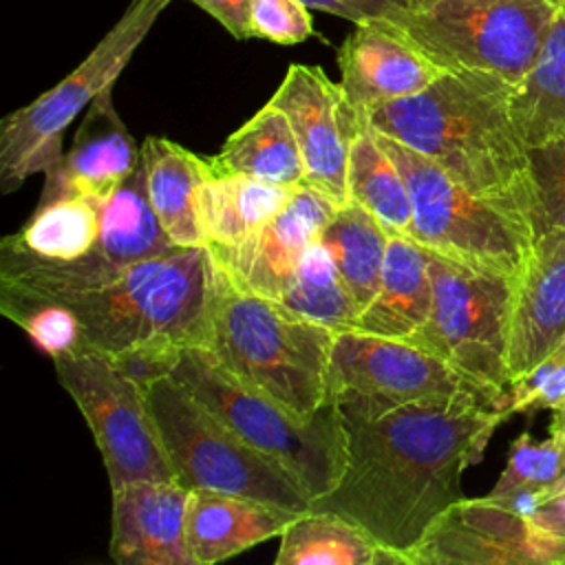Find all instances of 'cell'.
I'll use <instances>...</instances> for the list:
<instances>
[{
  "mask_svg": "<svg viewBox=\"0 0 565 565\" xmlns=\"http://www.w3.org/2000/svg\"><path fill=\"white\" fill-rule=\"evenodd\" d=\"M181 249L166 234L148 194L143 159L99 212V238L90 249L110 265H132Z\"/></svg>",
  "mask_w": 565,
  "mask_h": 565,
  "instance_id": "cb8c5ba5",
  "label": "cell"
},
{
  "mask_svg": "<svg viewBox=\"0 0 565 565\" xmlns=\"http://www.w3.org/2000/svg\"><path fill=\"white\" fill-rule=\"evenodd\" d=\"M276 565H402V558L349 519L309 508L280 534Z\"/></svg>",
  "mask_w": 565,
  "mask_h": 565,
  "instance_id": "484cf974",
  "label": "cell"
},
{
  "mask_svg": "<svg viewBox=\"0 0 565 565\" xmlns=\"http://www.w3.org/2000/svg\"><path fill=\"white\" fill-rule=\"evenodd\" d=\"M512 115L527 148L565 135V0L532 68L514 86Z\"/></svg>",
  "mask_w": 565,
  "mask_h": 565,
  "instance_id": "4316f807",
  "label": "cell"
},
{
  "mask_svg": "<svg viewBox=\"0 0 565 565\" xmlns=\"http://www.w3.org/2000/svg\"><path fill=\"white\" fill-rule=\"evenodd\" d=\"M561 0H430L393 24L444 71H483L519 84L532 68Z\"/></svg>",
  "mask_w": 565,
  "mask_h": 565,
  "instance_id": "9c48e42d",
  "label": "cell"
},
{
  "mask_svg": "<svg viewBox=\"0 0 565 565\" xmlns=\"http://www.w3.org/2000/svg\"><path fill=\"white\" fill-rule=\"evenodd\" d=\"M0 291L66 307L86 349L115 360H168L203 347L212 296L207 245L110 265L93 252L73 260L35 256L7 236L0 243Z\"/></svg>",
  "mask_w": 565,
  "mask_h": 565,
  "instance_id": "7a4b0ae2",
  "label": "cell"
},
{
  "mask_svg": "<svg viewBox=\"0 0 565 565\" xmlns=\"http://www.w3.org/2000/svg\"><path fill=\"white\" fill-rule=\"evenodd\" d=\"M0 311L22 327L51 360L68 351L86 349L75 316L62 305L0 291Z\"/></svg>",
  "mask_w": 565,
  "mask_h": 565,
  "instance_id": "d6a6232c",
  "label": "cell"
},
{
  "mask_svg": "<svg viewBox=\"0 0 565 565\" xmlns=\"http://www.w3.org/2000/svg\"><path fill=\"white\" fill-rule=\"evenodd\" d=\"M212 15L232 38L247 40V4L249 0H190Z\"/></svg>",
  "mask_w": 565,
  "mask_h": 565,
  "instance_id": "74e56055",
  "label": "cell"
},
{
  "mask_svg": "<svg viewBox=\"0 0 565 565\" xmlns=\"http://www.w3.org/2000/svg\"><path fill=\"white\" fill-rule=\"evenodd\" d=\"M433 309L408 338L448 360L499 397L510 399V320L514 278L481 271L430 252Z\"/></svg>",
  "mask_w": 565,
  "mask_h": 565,
  "instance_id": "8fae6325",
  "label": "cell"
},
{
  "mask_svg": "<svg viewBox=\"0 0 565 565\" xmlns=\"http://www.w3.org/2000/svg\"><path fill=\"white\" fill-rule=\"evenodd\" d=\"M388 236L380 221L353 201L338 205L322 230L320 241L331 254L360 313L380 289Z\"/></svg>",
  "mask_w": 565,
  "mask_h": 565,
  "instance_id": "f1b7e54d",
  "label": "cell"
},
{
  "mask_svg": "<svg viewBox=\"0 0 565 565\" xmlns=\"http://www.w3.org/2000/svg\"><path fill=\"white\" fill-rule=\"evenodd\" d=\"M166 373L241 439L280 461L311 501L340 483L347 468V433L333 397L311 419H298L274 399L238 384L199 344L174 353Z\"/></svg>",
  "mask_w": 565,
  "mask_h": 565,
  "instance_id": "5b68a950",
  "label": "cell"
},
{
  "mask_svg": "<svg viewBox=\"0 0 565 565\" xmlns=\"http://www.w3.org/2000/svg\"><path fill=\"white\" fill-rule=\"evenodd\" d=\"M143 386L177 483L258 499L298 514L311 508L309 492L280 461L241 439L170 373Z\"/></svg>",
  "mask_w": 565,
  "mask_h": 565,
  "instance_id": "8992f818",
  "label": "cell"
},
{
  "mask_svg": "<svg viewBox=\"0 0 565 565\" xmlns=\"http://www.w3.org/2000/svg\"><path fill=\"white\" fill-rule=\"evenodd\" d=\"M172 0H132L95 49L51 90L9 113L0 124V190H18L26 177L53 170L62 159L66 126L115 84L137 46Z\"/></svg>",
  "mask_w": 565,
  "mask_h": 565,
  "instance_id": "ba28073f",
  "label": "cell"
},
{
  "mask_svg": "<svg viewBox=\"0 0 565 565\" xmlns=\"http://www.w3.org/2000/svg\"><path fill=\"white\" fill-rule=\"evenodd\" d=\"M141 161L132 135L121 121L113 104V86L102 90L75 132L73 148L44 177L42 196L35 207H44L60 199H95L108 201L121 181Z\"/></svg>",
  "mask_w": 565,
  "mask_h": 565,
  "instance_id": "e0dca14e",
  "label": "cell"
},
{
  "mask_svg": "<svg viewBox=\"0 0 565 565\" xmlns=\"http://www.w3.org/2000/svg\"><path fill=\"white\" fill-rule=\"evenodd\" d=\"M340 93L351 139L380 106L415 95L441 73L397 24L360 22L338 49Z\"/></svg>",
  "mask_w": 565,
  "mask_h": 565,
  "instance_id": "5bb4252c",
  "label": "cell"
},
{
  "mask_svg": "<svg viewBox=\"0 0 565 565\" xmlns=\"http://www.w3.org/2000/svg\"><path fill=\"white\" fill-rule=\"evenodd\" d=\"M561 340H565V230H550L536 236L514 285L510 382L527 373Z\"/></svg>",
  "mask_w": 565,
  "mask_h": 565,
  "instance_id": "d6986e66",
  "label": "cell"
},
{
  "mask_svg": "<svg viewBox=\"0 0 565 565\" xmlns=\"http://www.w3.org/2000/svg\"><path fill=\"white\" fill-rule=\"evenodd\" d=\"M53 366L93 430L110 490L141 479L174 481L146 386L119 360L79 349L55 355Z\"/></svg>",
  "mask_w": 565,
  "mask_h": 565,
  "instance_id": "7c38bea8",
  "label": "cell"
},
{
  "mask_svg": "<svg viewBox=\"0 0 565 565\" xmlns=\"http://www.w3.org/2000/svg\"><path fill=\"white\" fill-rule=\"evenodd\" d=\"M298 188L265 183L214 168L199 190V227L205 245L227 247L245 241L276 216Z\"/></svg>",
  "mask_w": 565,
  "mask_h": 565,
  "instance_id": "603a6c76",
  "label": "cell"
},
{
  "mask_svg": "<svg viewBox=\"0 0 565 565\" xmlns=\"http://www.w3.org/2000/svg\"><path fill=\"white\" fill-rule=\"evenodd\" d=\"M335 207L338 203L322 192L300 185L289 203L245 241L207 249L241 287L274 298L307 247L322 236Z\"/></svg>",
  "mask_w": 565,
  "mask_h": 565,
  "instance_id": "2e32d148",
  "label": "cell"
},
{
  "mask_svg": "<svg viewBox=\"0 0 565 565\" xmlns=\"http://www.w3.org/2000/svg\"><path fill=\"white\" fill-rule=\"evenodd\" d=\"M333 342V329L241 287L212 258L203 347L238 384L274 399L298 419H311L331 399Z\"/></svg>",
  "mask_w": 565,
  "mask_h": 565,
  "instance_id": "277c9868",
  "label": "cell"
},
{
  "mask_svg": "<svg viewBox=\"0 0 565 565\" xmlns=\"http://www.w3.org/2000/svg\"><path fill=\"white\" fill-rule=\"evenodd\" d=\"M512 413L477 402H415L384 415L342 417L347 468L311 501L362 527L408 565V552L461 499V475L481 461Z\"/></svg>",
  "mask_w": 565,
  "mask_h": 565,
  "instance_id": "6da1fadb",
  "label": "cell"
},
{
  "mask_svg": "<svg viewBox=\"0 0 565 565\" xmlns=\"http://www.w3.org/2000/svg\"><path fill=\"white\" fill-rule=\"evenodd\" d=\"M563 439L556 430H550L545 441H534L530 433H521L512 441L499 481L486 497L530 514L541 497L556 490L563 475Z\"/></svg>",
  "mask_w": 565,
  "mask_h": 565,
  "instance_id": "1f68e13d",
  "label": "cell"
},
{
  "mask_svg": "<svg viewBox=\"0 0 565 565\" xmlns=\"http://www.w3.org/2000/svg\"><path fill=\"white\" fill-rule=\"evenodd\" d=\"M433 309L430 249L411 236H388L380 289L351 331L408 340Z\"/></svg>",
  "mask_w": 565,
  "mask_h": 565,
  "instance_id": "44dd1931",
  "label": "cell"
},
{
  "mask_svg": "<svg viewBox=\"0 0 565 565\" xmlns=\"http://www.w3.org/2000/svg\"><path fill=\"white\" fill-rule=\"evenodd\" d=\"M285 309L338 331H351L360 309L349 294L331 254L318 238L271 298Z\"/></svg>",
  "mask_w": 565,
  "mask_h": 565,
  "instance_id": "f546056e",
  "label": "cell"
},
{
  "mask_svg": "<svg viewBox=\"0 0 565 565\" xmlns=\"http://www.w3.org/2000/svg\"><path fill=\"white\" fill-rule=\"evenodd\" d=\"M347 190L349 201L371 212L391 236H408L413 223L411 192L371 124L360 126L349 143Z\"/></svg>",
  "mask_w": 565,
  "mask_h": 565,
  "instance_id": "83f0119b",
  "label": "cell"
},
{
  "mask_svg": "<svg viewBox=\"0 0 565 565\" xmlns=\"http://www.w3.org/2000/svg\"><path fill=\"white\" fill-rule=\"evenodd\" d=\"M102 201L73 196L35 207L29 221L7 238L18 247L55 260L86 256L99 238Z\"/></svg>",
  "mask_w": 565,
  "mask_h": 565,
  "instance_id": "4dcf8cb0",
  "label": "cell"
},
{
  "mask_svg": "<svg viewBox=\"0 0 565 565\" xmlns=\"http://www.w3.org/2000/svg\"><path fill=\"white\" fill-rule=\"evenodd\" d=\"M313 20L300 0H249L247 35L291 46L311 38Z\"/></svg>",
  "mask_w": 565,
  "mask_h": 565,
  "instance_id": "d590c367",
  "label": "cell"
},
{
  "mask_svg": "<svg viewBox=\"0 0 565 565\" xmlns=\"http://www.w3.org/2000/svg\"><path fill=\"white\" fill-rule=\"evenodd\" d=\"M565 408V340L527 373L510 382V413L534 415Z\"/></svg>",
  "mask_w": 565,
  "mask_h": 565,
  "instance_id": "e575fe53",
  "label": "cell"
},
{
  "mask_svg": "<svg viewBox=\"0 0 565 565\" xmlns=\"http://www.w3.org/2000/svg\"><path fill=\"white\" fill-rule=\"evenodd\" d=\"M141 159L150 203L170 241L179 247L205 245L199 227V190L214 172L212 161L152 135L141 143Z\"/></svg>",
  "mask_w": 565,
  "mask_h": 565,
  "instance_id": "7402d4cb",
  "label": "cell"
},
{
  "mask_svg": "<svg viewBox=\"0 0 565 565\" xmlns=\"http://www.w3.org/2000/svg\"><path fill=\"white\" fill-rule=\"evenodd\" d=\"M527 516L550 534L565 539V488L539 499Z\"/></svg>",
  "mask_w": 565,
  "mask_h": 565,
  "instance_id": "f35d334b",
  "label": "cell"
},
{
  "mask_svg": "<svg viewBox=\"0 0 565 565\" xmlns=\"http://www.w3.org/2000/svg\"><path fill=\"white\" fill-rule=\"evenodd\" d=\"M269 104L280 108L294 128L305 161V185L338 205L349 203L347 163L351 135L340 84L331 82L320 66L291 64Z\"/></svg>",
  "mask_w": 565,
  "mask_h": 565,
  "instance_id": "9a60e30c",
  "label": "cell"
},
{
  "mask_svg": "<svg viewBox=\"0 0 565 565\" xmlns=\"http://www.w3.org/2000/svg\"><path fill=\"white\" fill-rule=\"evenodd\" d=\"M534 188V241L550 230H565V135L530 148Z\"/></svg>",
  "mask_w": 565,
  "mask_h": 565,
  "instance_id": "836d02e7",
  "label": "cell"
},
{
  "mask_svg": "<svg viewBox=\"0 0 565 565\" xmlns=\"http://www.w3.org/2000/svg\"><path fill=\"white\" fill-rule=\"evenodd\" d=\"M550 430H556L558 435H561V439H563V452H565V408H561V411H554V417H552V426H550ZM561 488H565V461H563V475H561V479H558V486H556V490H561ZM554 490V492H556ZM552 494V492H550ZM547 497V494H545ZM543 499V497H541Z\"/></svg>",
  "mask_w": 565,
  "mask_h": 565,
  "instance_id": "ab89813d",
  "label": "cell"
},
{
  "mask_svg": "<svg viewBox=\"0 0 565 565\" xmlns=\"http://www.w3.org/2000/svg\"><path fill=\"white\" fill-rule=\"evenodd\" d=\"M408 565H565V539L508 503L461 497L408 552Z\"/></svg>",
  "mask_w": 565,
  "mask_h": 565,
  "instance_id": "4fadbf2b",
  "label": "cell"
},
{
  "mask_svg": "<svg viewBox=\"0 0 565 565\" xmlns=\"http://www.w3.org/2000/svg\"><path fill=\"white\" fill-rule=\"evenodd\" d=\"M296 516L258 499L194 488L185 508V545L194 565H214L280 536Z\"/></svg>",
  "mask_w": 565,
  "mask_h": 565,
  "instance_id": "ffe728a7",
  "label": "cell"
},
{
  "mask_svg": "<svg viewBox=\"0 0 565 565\" xmlns=\"http://www.w3.org/2000/svg\"><path fill=\"white\" fill-rule=\"evenodd\" d=\"M329 393L340 415L364 419L415 402H477L510 411V399L437 353L408 340L362 331L335 333Z\"/></svg>",
  "mask_w": 565,
  "mask_h": 565,
  "instance_id": "30bf717a",
  "label": "cell"
},
{
  "mask_svg": "<svg viewBox=\"0 0 565 565\" xmlns=\"http://www.w3.org/2000/svg\"><path fill=\"white\" fill-rule=\"evenodd\" d=\"M377 139L411 192V238L468 267L514 280L521 276L534 247L530 225L459 185L422 152L382 132Z\"/></svg>",
  "mask_w": 565,
  "mask_h": 565,
  "instance_id": "52a82bcc",
  "label": "cell"
},
{
  "mask_svg": "<svg viewBox=\"0 0 565 565\" xmlns=\"http://www.w3.org/2000/svg\"><path fill=\"white\" fill-rule=\"evenodd\" d=\"M408 2H411V7H417V4H426L430 0H408Z\"/></svg>",
  "mask_w": 565,
  "mask_h": 565,
  "instance_id": "60d3db41",
  "label": "cell"
},
{
  "mask_svg": "<svg viewBox=\"0 0 565 565\" xmlns=\"http://www.w3.org/2000/svg\"><path fill=\"white\" fill-rule=\"evenodd\" d=\"M512 93L514 84L499 75L446 71L424 90L373 110L369 124L534 232L530 148L512 115Z\"/></svg>",
  "mask_w": 565,
  "mask_h": 565,
  "instance_id": "3957f363",
  "label": "cell"
},
{
  "mask_svg": "<svg viewBox=\"0 0 565 565\" xmlns=\"http://www.w3.org/2000/svg\"><path fill=\"white\" fill-rule=\"evenodd\" d=\"M210 159L218 172L289 188L305 185V161L294 128L287 115L269 102L230 135L221 152Z\"/></svg>",
  "mask_w": 565,
  "mask_h": 565,
  "instance_id": "d4e9b609",
  "label": "cell"
},
{
  "mask_svg": "<svg viewBox=\"0 0 565 565\" xmlns=\"http://www.w3.org/2000/svg\"><path fill=\"white\" fill-rule=\"evenodd\" d=\"M188 497L177 481L113 488L110 558L117 565H194L185 545Z\"/></svg>",
  "mask_w": 565,
  "mask_h": 565,
  "instance_id": "ac0fdd59",
  "label": "cell"
},
{
  "mask_svg": "<svg viewBox=\"0 0 565 565\" xmlns=\"http://www.w3.org/2000/svg\"><path fill=\"white\" fill-rule=\"evenodd\" d=\"M309 9H318L344 20H351L353 24L371 22V20H397L408 7V0H300Z\"/></svg>",
  "mask_w": 565,
  "mask_h": 565,
  "instance_id": "8d00e7d4",
  "label": "cell"
}]
</instances>
